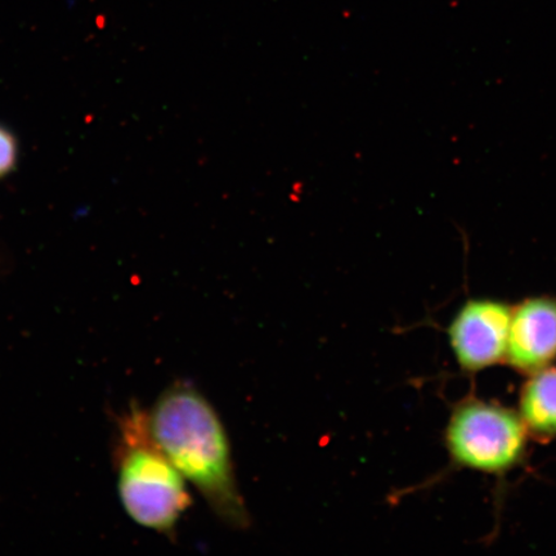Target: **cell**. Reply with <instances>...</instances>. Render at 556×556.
Wrapping results in <instances>:
<instances>
[{
	"mask_svg": "<svg viewBox=\"0 0 556 556\" xmlns=\"http://www.w3.org/2000/svg\"><path fill=\"white\" fill-rule=\"evenodd\" d=\"M518 413L531 440H556V366H548L527 377L521 386Z\"/></svg>",
	"mask_w": 556,
	"mask_h": 556,
	"instance_id": "obj_6",
	"label": "cell"
},
{
	"mask_svg": "<svg viewBox=\"0 0 556 556\" xmlns=\"http://www.w3.org/2000/svg\"><path fill=\"white\" fill-rule=\"evenodd\" d=\"M18 162V142L10 128L0 124V178L15 170Z\"/></svg>",
	"mask_w": 556,
	"mask_h": 556,
	"instance_id": "obj_7",
	"label": "cell"
},
{
	"mask_svg": "<svg viewBox=\"0 0 556 556\" xmlns=\"http://www.w3.org/2000/svg\"><path fill=\"white\" fill-rule=\"evenodd\" d=\"M149 414L152 438L225 525L247 530L250 516L236 481L231 446L219 416L197 388L176 382Z\"/></svg>",
	"mask_w": 556,
	"mask_h": 556,
	"instance_id": "obj_1",
	"label": "cell"
},
{
	"mask_svg": "<svg viewBox=\"0 0 556 556\" xmlns=\"http://www.w3.org/2000/svg\"><path fill=\"white\" fill-rule=\"evenodd\" d=\"M531 437L518 409L470 395L452 409L444 447L456 468L505 476L526 460Z\"/></svg>",
	"mask_w": 556,
	"mask_h": 556,
	"instance_id": "obj_3",
	"label": "cell"
},
{
	"mask_svg": "<svg viewBox=\"0 0 556 556\" xmlns=\"http://www.w3.org/2000/svg\"><path fill=\"white\" fill-rule=\"evenodd\" d=\"M114 463L117 495L127 516L173 536L192 498L184 476L152 438L149 414L137 402L117 421Z\"/></svg>",
	"mask_w": 556,
	"mask_h": 556,
	"instance_id": "obj_2",
	"label": "cell"
},
{
	"mask_svg": "<svg viewBox=\"0 0 556 556\" xmlns=\"http://www.w3.org/2000/svg\"><path fill=\"white\" fill-rule=\"evenodd\" d=\"M556 361V295L526 298L514 305L505 364L530 377Z\"/></svg>",
	"mask_w": 556,
	"mask_h": 556,
	"instance_id": "obj_5",
	"label": "cell"
},
{
	"mask_svg": "<svg viewBox=\"0 0 556 556\" xmlns=\"http://www.w3.org/2000/svg\"><path fill=\"white\" fill-rule=\"evenodd\" d=\"M513 307L497 299H469L447 328L452 354L464 372L505 364Z\"/></svg>",
	"mask_w": 556,
	"mask_h": 556,
	"instance_id": "obj_4",
	"label": "cell"
}]
</instances>
